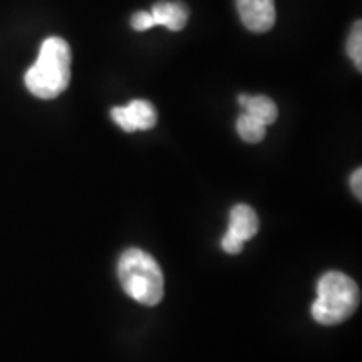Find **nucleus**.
Here are the masks:
<instances>
[{
	"instance_id": "obj_9",
	"label": "nucleus",
	"mask_w": 362,
	"mask_h": 362,
	"mask_svg": "<svg viewBox=\"0 0 362 362\" xmlns=\"http://www.w3.org/2000/svg\"><path fill=\"white\" fill-rule=\"evenodd\" d=\"M265 128L264 123H260L259 119L243 112L237 121V131L240 138L247 143H260L265 138Z\"/></svg>"
},
{
	"instance_id": "obj_8",
	"label": "nucleus",
	"mask_w": 362,
	"mask_h": 362,
	"mask_svg": "<svg viewBox=\"0 0 362 362\" xmlns=\"http://www.w3.org/2000/svg\"><path fill=\"white\" fill-rule=\"evenodd\" d=\"M238 103H240V106L245 107L247 115L253 116L255 119H259L260 123H264L265 126L274 124L275 119H277V116H279L277 104H275L270 98H267V96L250 98V96H247V94H242V96L238 98Z\"/></svg>"
},
{
	"instance_id": "obj_11",
	"label": "nucleus",
	"mask_w": 362,
	"mask_h": 362,
	"mask_svg": "<svg viewBox=\"0 0 362 362\" xmlns=\"http://www.w3.org/2000/svg\"><path fill=\"white\" fill-rule=\"evenodd\" d=\"M131 25L134 30H148L156 25L155 19H153L151 12H136L131 19Z\"/></svg>"
},
{
	"instance_id": "obj_10",
	"label": "nucleus",
	"mask_w": 362,
	"mask_h": 362,
	"mask_svg": "<svg viewBox=\"0 0 362 362\" xmlns=\"http://www.w3.org/2000/svg\"><path fill=\"white\" fill-rule=\"evenodd\" d=\"M347 52L352 59L357 69H362V24L357 21L354 27H352L349 40H347Z\"/></svg>"
},
{
	"instance_id": "obj_1",
	"label": "nucleus",
	"mask_w": 362,
	"mask_h": 362,
	"mask_svg": "<svg viewBox=\"0 0 362 362\" xmlns=\"http://www.w3.org/2000/svg\"><path fill=\"white\" fill-rule=\"evenodd\" d=\"M25 88L40 99H54L71 81V49L64 39L49 37L40 45L39 57L25 72Z\"/></svg>"
},
{
	"instance_id": "obj_13",
	"label": "nucleus",
	"mask_w": 362,
	"mask_h": 362,
	"mask_svg": "<svg viewBox=\"0 0 362 362\" xmlns=\"http://www.w3.org/2000/svg\"><path fill=\"white\" fill-rule=\"evenodd\" d=\"M361 183H362V170H356V173L352 175L351 178V187H352V192H354V194L357 198H362V188H361Z\"/></svg>"
},
{
	"instance_id": "obj_2",
	"label": "nucleus",
	"mask_w": 362,
	"mask_h": 362,
	"mask_svg": "<svg viewBox=\"0 0 362 362\" xmlns=\"http://www.w3.org/2000/svg\"><path fill=\"white\" fill-rule=\"evenodd\" d=\"M117 277L124 292L139 304L153 307L161 302L165 279L158 262L139 248H128L117 264Z\"/></svg>"
},
{
	"instance_id": "obj_5",
	"label": "nucleus",
	"mask_w": 362,
	"mask_h": 362,
	"mask_svg": "<svg viewBox=\"0 0 362 362\" xmlns=\"http://www.w3.org/2000/svg\"><path fill=\"white\" fill-rule=\"evenodd\" d=\"M237 8L243 25L252 33H267L275 24L274 0H237Z\"/></svg>"
},
{
	"instance_id": "obj_4",
	"label": "nucleus",
	"mask_w": 362,
	"mask_h": 362,
	"mask_svg": "<svg viewBox=\"0 0 362 362\" xmlns=\"http://www.w3.org/2000/svg\"><path fill=\"white\" fill-rule=\"evenodd\" d=\"M111 117L126 133H134L138 129L148 131L155 128L158 121L156 110L153 107V104L143 101V99H134L128 106L123 107H112Z\"/></svg>"
},
{
	"instance_id": "obj_6",
	"label": "nucleus",
	"mask_w": 362,
	"mask_h": 362,
	"mask_svg": "<svg viewBox=\"0 0 362 362\" xmlns=\"http://www.w3.org/2000/svg\"><path fill=\"white\" fill-rule=\"evenodd\" d=\"M151 16L156 25H165L170 30H181L187 25L188 8L181 2H156L151 8Z\"/></svg>"
},
{
	"instance_id": "obj_12",
	"label": "nucleus",
	"mask_w": 362,
	"mask_h": 362,
	"mask_svg": "<svg viewBox=\"0 0 362 362\" xmlns=\"http://www.w3.org/2000/svg\"><path fill=\"white\" fill-rule=\"evenodd\" d=\"M243 240H240L238 237H235L233 233L226 232L223 240H221V247H223V250L226 253H230V255H237L243 250Z\"/></svg>"
},
{
	"instance_id": "obj_3",
	"label": "nucleus",
	"mask_w": 362,
	"mask_h": 362,
	"mask_svg": "<svg viewBox=\"0 0 362 362\" xmlns=\"http://www.w3.org/2000/svg\"><path fill=\"white\" fill-rule=\"evenodd\" d=\"M361 292L357 284L342 272H327L317 285L312 317L322 325H337L354 314Z\"/></svg>"
},
{
	"instance_id": "obj_7",
	"label": "nucleus",
	"mask_w": 362,
	"mask_h": 362,
	"mask_svg": "<svg viewBox=\"0 0 362 362\" xmlns=\"http://www.w3.org/2000/svg\"><path fill=\"white\" fill-rule=\"evenodd\" d=\"M228 232L243 242L255 237V233L259 232V216L255 210L248 205H235L230 211Z\"/></svg>"
}]
</instances>
